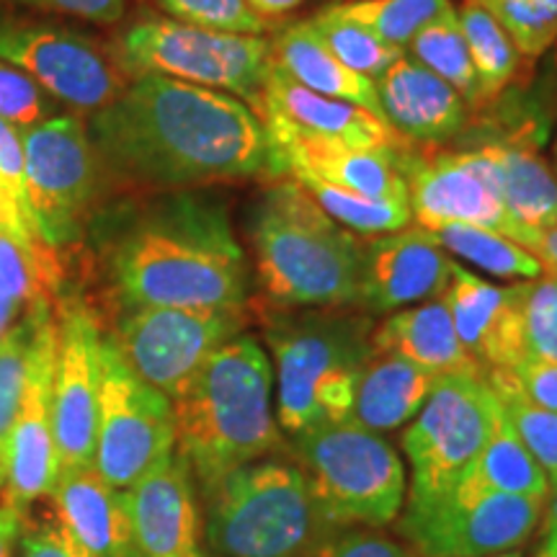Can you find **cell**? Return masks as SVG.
<instances>
[{"label": "cell", "instance_id": "34", "mask_svg": "<svg viewBox=\"0 0 557 557\" xmlns=\"http://www.w3.org/2000/svg\"><path fill=\"white\" fill-rule=\"evenodd\" d=\"M305 191L310 194L312 201L329 214L331 220H336L341 227H346L348 233L367 235H387L406 230L413 222L408 201H395V199H372L361 197L341 186L325 184L318 178H295Z\"/></svg>", "mask_w": 557, "mask_h": 557}, {"label": "cell", "instance_id": "15", "mask_svg": "<svg viewBox=\"0 0 557 557\" xmlns=\"http://www.w3.org/2000/svg\"><path fill=\"white\" fill-rule=\"evenodd\" d=\"M398 169L408 186V207L418 227L475 225L517 240L498 189V173L487 148L438 152L431 158L400 156Z\"/></svg>", "mask_w": 557, "mask_h": 557}, {"label": "cell", "instance_id": "27", "mask_svg": "<svg viewBox=\"0 0 557 557\" xmlns=\"http://www.w3.org/2000/svg\"><path fill=\"white\" fill-rule=\"evenodd\" d=\"M271 58H274V65L282 70L284 75H289L292 81H297L299 86L315 90V94L331 96V99L354 103V107L367 109L369 114L382 120L374 81H369L364 75L354 73L351 67H346L344 62L323 45V39H320L315 29H312L310 21L292 24L278 34V37L271 41Z\"/></svg>", "mask_w": 557, "mask_h": 557}, {"label": "cell", "instance_id": "49", "mask_svg": "<svg viewBox=\"0 0 557 557\" xmlns=\"http://www.w3.org/2000/svg\"><path fill=\"white\" fill-rule=\"evenodd\" d=\"M0 227H5V230H9V233L16 235V238H18L21 243H26V246H29V248L34 250V253L45 256V259H50V256H52L50 248L39 246V243L34 240L29 233H26L24 225H21V222H18L16 218H13V212H11L9 201H5V197H3V191H0Z\"/></svg>", "mask_w": 557, "mask_h": 557}, {"label": "cell", "instance_id": "43", "mask_svg": "<svg viewBox=\"0 0 557 557\" xmlns=\"http://www.w3.org/2000/svg\"><path fill=\"white\" fill-rule=\"evenodd\" d=\"M312 557H410L408 549L389 534L369 527L338 529Z\"/></svg>", "mask_w": 557, "mask_h": 557}, {"label": "cell", "instance_id": "38", "mask_svg": "<svg viewBox=\"0 0 557 557\" xmlns=\"http://www.w3.org/2000/svg\"><path fill=\"white\" fill-rule=\"evenodd\" d=\"M504 26L519 54L540 58L557 39V0H478Z\"/></svg>", "mask_w": 557, "mask_h": 557}, {"label": "cell", "instance_id": "25", "mask_svg": "<svg viewBox=\"0 0 557 557\" xmlns=\"http://www.w3.org/2000/svg\"><path fill=\"white\" fill-rule=\"evenodd\" d=\"M372 348L410 361L431 374H483L465 351L442 297L389 312L380 329H372Z\"/></svg>", "mask_w": 557, "mask_h": 557}, {"label": "cell", "instance_id": "48", "mask_svg": "<svg viewBox=\"0 0 557 557\" xmlns=\"http://www.w3.org/2000/svg\"><path fill=\"white\" fill-rule=\"evenodd\" d=\"M26 517L9 504H0V557H11Z\"/></svg>", "mask_w": 557, "mask_h": 557}, {"label": "cell", "instance_id": "31", "mask_svg": "<svg viewBox=\"0 0 557 557\" xmlns=\"http://www.w3.org/2000/svg\"><path fill=\"white\" fill-rule=\"evenodd\" d=\"M52 310L50 295H41L0 336V462L5 457L11 426L16 421L21 400H24L26 382H29L34 341H37L41 323Z\"/></svg>", "mask_w": 557, "mask_h": 557}, {"label": "cell", "instance_id": "39", "mask_svg": "<svg viewBox=\"0 0 557 557\" xmlns=\"http://www.w3.org/2000/svg\"><path fill=\"white\" fill-rule=\"evenodd\" d=\"M527 357L557 359V274L519 282Z\"/></svg>", "mask_w": 557, "mask_h": 557}, {"label": "cell", "instance_id": "20", "mask_svg": "<svg viewBox=\"0 0 557 557\" xmlns=\"http://www.w3.org/2000/svg\"><path fill=\"white\" fill-rule=\"evenodd\" d=\"M253 111L269 137L329 139V143L372 150H395V145L400 143L398 132L380 116L299 86L276 65H271L267 86Z\"/></svg>", "mask_w": 557, "mask_h": 557}, {"label": "cell", "instance_id": "22", "mask_svg": "<svg viewBox=\"0 0 557 557\" xmlns=\"http://www.w3.org/2000/svg\"><path fill=\"white\" fill-rule=\"evenodd\" d=\"M278 169L289 178H318L361 197L408 201L398 150L354 148L308 137H271Z\"/></svg>", "mask_w": 557, "mask_h": 557}, {"label": "cell", "instance_id": "53", "mask_svg": "<svg viewBox=\"0 0 557 557\" xmlns=\"http://www.w3.org/2000/svg\"><path fill=\"white\" fill-rule=\"evenodd\" d=\"M537 557H557V529H545V540Z\"/></svg>", "mask_w": 557, "mask_h": 557}, {"label": "cell", "instance_id": "10", "mask_svg": "<svg viewBox=\"0 0 557 557\" xmlns=\"http://www.w3.org/2000/svg\"><path fill=\"white\" fill-rule=\"evenodd\" d=\"M32 214L47 248H62L83 235L101 189V158L75 111L60 109L21 132Z\"/></svg>", "mask_w": 557, "mask_h": 557}, {"label": "cell", "instance_id": "30", "mask_svg": "<svg viewBox=\"0 0 557 557\" xmlns=\"http://www.w3.org/2000/svg\"><path fill=\"white\" fill-rule=\"evenodd\" d=\"M426 235L438 248L459 256L462 261L472 263V267H478L491 276L537 278L545 274L542 263L527 248H521L517 240L506 238L496 230L475 225H447L426 230Z\"/></svg>", "mask_w": 557, "mask_h": 557}, {"label": "cell", "instance_id": "3", "mask_svg": "<svg viewBox=\"0 0 557 557\" xmlns=\"http://www.w3.org/2000/svg\"><path fill=\"white\" fill-rule=\"evenodd\" d=\"M176 451L199 498L256 459L289 451L274 406V367L259 341L238 333L205 361L173 400Z\"/></svg>", "mask_w": 557, "mask_h": 557}, {"label": "cell", "instance_id": "32", "mask_svg": "<svg viewBox=\"0 0 557 557\" xmlns=\"http://www.w3.org/2000/svg\"><path fill=\"white\" fill-rule=\"evenodd\" d=\"M459 26H462L468 52L475 70L480 101H491L500 96L508 83L517 75L521 54L508 37L504 26L487 13L478 0H468L462 11H457Z\"/></svg>", "mask_w": 557, "mask_h": 557}, {"label": "cell", "instance_id": "28", "mask_svg": "<svg viewBox=\"0 0 557 557\" xmlns=\"http://www.w3.org/2000/svg\"><path fill=\"white\" fill-rule=\"evenodd\" d=\"M485 148L496 163L500 199L519 233L517 243L527 248L537 230L557 222L555 171L527 145L496 143Z\"/></svg>", "mask_w": 557, "mask_h": 557}, {"label": "cell", "instance_id": "46", "mask_svg": "<svg viewBox=\"0 0 557 557\" xmlns=\"http://www.w3.org/2000/svg\"><path fill=\"white\" fill-rule=\"evenodd\" d=\"M21 557H90L62 532L54 519L21 529Z\"/></svg>", "mask_w": 557, "mask_h": 557}, {"label": "cell", "instance_id": "1", "mask_svg": "<svg viewBox=\"0 0 557 557\" xmlns=\"http://www.w3.org/2000/svg\"><path fill=\"white\" fill-rule=\"evenodd\" d=\"M86 127L101 163L137 184L282 176L274 143L246 101L165 75H132Z\"/></svg>", "mask_w": 557, "mask_h": 557}, {"label": "cell", "instance_id": "41", "mask_svg": "<svg viewBox=\"0 0 557 557\" xmlns=\"http://www.w3.org/2000/svg\"><path fill=\"white\" fill-rule=\"evenodd\" d=\"M60 103L39 88L29 75L0 60V120H5L18 132L45 122L58 114Z\"/></svg>", "mask_w": 557, "mask_h": 557}, {"label": "cell", "instance_id": "35", "mask_svg": "<svg viewBox=\"0 0 557 557\" xmlns=\"http://www.w3.org/2000/svg\"><path fill=\"white\" fill-rule=\"evenodd\" d=\"M485 380L504 406L508 421L524 442L529 455L537 459L542 472L547 475L549 487L557 485V413L534 406L521 393L511 369H491L485 372Z\"/></svg>", "mask_w": 557, "mask_h": 557}, {"label": "cell", "instance_id": "45", "mask_svg": "<svg viewBox=\"0 0 557 557\" xmlns=\"http://www.w3.org/2000/svg\"><path fill=\"white\" fill-rule=\"evenodd\" d=\"M16 3L34 11L83 18L101 26L116 24L124 16V0H16Z\"/></svg>", "mask_w": 557, "mask_h": 557}, {"label": "cell", "instance_id": "19", "mask_svg": "<svg viewBox=\"0 0 557 557\" xmlns=\"http://www.w3.org/2000/svg\"><path fill=\"white\" fill-rule=\"evenodd\" d=\"M451 259L426 230L406 227L361 243L357 305L367 312H395L444 295Z\"/></svg>", "mask_w": 557, "mask_h": 557}, {"label": "cell", "instance_id": "21", "mask_svg": "<svg viewBox=\"0 0 557 557\" xmlns=\"http://www.w3.org/2000/svg\"><path fill=\"white\" fill-rule=\"evenodd\" d=\"M442 299L465 351L483 372L513 369L527 359L519 284L498 287L451 261Z\"/></svg>", "mask_w": 557, "mask_h": 557}, {"label": "cell", "instance_id": "56", "mask_svg": "<svg viewBox=\"0 0 557 557\" xmlns=\"http://www.w3.org/2000/svg\"><path fill=\"white\" fill-rule=\"evenodd\" d=\"M205 557H218V555H212V553H209V549H207V553H205Z\"/></svg>", "mask_w": 557, "mask_h": 557}, {"label": "cell", "instance_id": "14", "mask_svg": "<svg viewBox=\"0 0 557 557\" xmlns=\"http://www.w3.org/2000/svg\"><path fill=\"white\" fill-rule=\"evenodd\" d=\"M0 60L18 67L70 111H99L124 88L94 41L47 21L0 16Z\"/></svg>", "mask_w": 557, "mask_h": 557}, {"label": "cell", "instance_id": "9", "mask_svg": "<svg viewBox=\"0 0 557 557\" xmlns=\"http://www.w3.org/2000/svg\"><path fill=\"white\" fill-rule=\"evenodd\" d=\"M498 406L483 374H438L400 438L410 465L406 513L426 511L455 491L485 447Z\"/></svg>", "mask_w": 557, "mask_h": 557}, {"label": "cell", "instance_id": "18", "mask_svg": "<svg viewBox=\"0 0 557 557\" xmlns=\"http://www.w3.org/2000/svg\"><path fill=\"white\" fill-rule=\"evenodd\" d=\"M58 318L54 310L45 318L34 341L29 382L5 444L3 504L29 517L32 506L47 498L58 478V447L52 431V364Z\"/></svg>", "mask_w": 557, "mask_h": 557}, {"label": "cell", "instance_id": "51", "mask_svg": "<svg viewBox=\"0 0 557 557\" xmlns=\"http://www.w3.org/2000/svg\"><path fill=\"white\" fill-rule=\"evenodd\" d=\"M24 310L26 308H21L16 299H11L3 289H0V336H3V333L9 331L21 315H24Z\"/></svg>", "mask_w": 557, "mask_h": 557}, {"label": "cell", "instance_id": "55", "mask_svg": "<svg viewBox=\"0 0 557 557\" xmlns=\"http://www.w3.org/2000/svg\"><path fill=\"white\" fill-rule=\"evenodd\" d=\"M3 483H5V470H3V462H0V493H3Z\"/></svg>", "mask_w": 557, "mask_h": 557}, {"label": "cell", "instance_id": "42", "mask_svg": "<svg viewBox=\"0 0 557 557\" xmlns=\"http://www.w3.org/2000/svg\"><path fill=\"white\" fill-rule=\"evenodd\" d=\"M0 191H3L5 201H9L13 218L24 225L26 233H29L39 246H45V240H41L39 235L37 220H34L32 214L29 189H26V163L24 145H21V132L16 127H11L5 120H0Z\"/></svg>", "mask_w": 557, "mask_h": 557}, {"label": "cell", "instance_id": "36", "mask_svg": "<svg viewBox=\"0 0 557 557\" xmlns=\"http://www.w3.org/2000/svg\"><path fill=\"white\" fill-rule=\"evenodd\" d=\"M310 26L346 67H351L354 73L364 75L369 81H377L395 60L403 58L400 47L387 45L377 34L359 26L357 21L344 18L331 5L320 11L310 21Z\"/></svg>", "mask_w": 557, "mask_h": 557}, {"label": "cell", "instance_id": "29", "mask_svg": "<svg viewBox=\"0 0 557 557\" xmlns=\"http://www.w3.org/2000/svg\"><path fill=\"white\" fill-rule=\"evenodd\" d=\"M459 483L513 493V496L547 498L549 493L547 475L513 431L504 406H498L485 447L480 449L475 462L470 465Z\"/></svg>", "mask_w": 557, "mask_h": 557}, {"label": "cell", "instance_id": "54", "mask_svg": "<svg viewBox=\"0 0 557 557\" xmlns=\"http://www.w3.org/2000/svg\"><path fill=\"white\" fill-rule=\"evenodd\" d=\"M487 557H521V549H511V553H500V555H487Z\"/></svg>", "mask_w": 557, "mask_h": 557}, {"label": "cell", "instance_id": "7", "mask_svg": "<svg viewBox=\"0 0 557 557\" xmlns=\"http://www.w3.org/2000/svg\"><path fill=\"white\" fill-rule=\"evenodd\" d=\"M289 455L331 524L382 529L406 504V468L398 449L354 421L329 423L292 436Z\"/></svg>", "mask_w": 557, "mask_h": 557}, {"label": "cell", "instance_id": "37", "mask_svg": "<svg viewBox=\"0 0 557 557\" xmlns=\"http://www.w3.org/2000/svg\"><path fill=\"white\" fill-rule=\"evenodd\" d=\"M449 5V0H351V3L331 5L348 21H357L387 45L406 50L431 18Z\"/></svg>", "mask_w": 557, "mask_h": 557}, {"label": "cell", "instance_id": "47", "mask_svg": "<svg viewBox=\"0 0 557 557\" xmlns=\"http://www.w3.org/2000/svg\"><path fill=\"white\" fill-rule=\"evenodd\" d=\"M527 250L542 263L545 274H557V222L545 230H537Z\"/></svg>", "mask_w": 557, "mask_h": 557}, {"label": "cell", "instance_id": "17", "mask_svg": "<svg viewBox=\"0 0 557 557\" xmlns=\"http://www.w3.org/2000/svg\"><path fill=\"white\" fill-rule=\"evenodd\" d=\"M124 557H205L199 491L178 451L124 487Z\"/></svg>", "mask_w": 557, "mask_h": 557}, {"label": "cell", "instance_id": "40", "mask_svg": "<svg viewBox=\"0 0 557 557\" xmlns=\"http://www.w3.org/2000/svg\"><path fill=\"white\" fill-rule=\"evenodd\" d=\"M158 3L169 13V18L205 26V29L259 34V37L269 29V21L256 16L246 0H158Z\"/></svg>", "mask_w": 557, "mask_h": 557}, {"label": "cell", "instance_id": "52", "mask_svg": "<svg viewBox=\"0 0 557 557\" xmlns=\"http://www.w3.org/2000/svg\"><path fill=\"white\" fill-rule=\"evenodd\" d=\"M545 529H557V485L549 487L545 504Z\"/></svg>", "mask_w": 557, "mask_h": 557}, {"label": "cell", "instance_id": "8", "mask_svg": "<svg viewBox=\"0 0 557 557\" xmlns=\"http://www.w3.org/2000/svg\"><path fill=\"white\" fill-rule=\"evenodd\" d=\"M116 58L132 75L156 73L191 86L222 90L256 107L274 65L271 41L176 18H143L120 37Z\"/></svg>", "mask_w": 557, "mask_h": 557}, {"label": "cell", "instance_id": "44", "mask_svg": "<svg viewBox=\"0 0 557 557\" xmlns=\"http://www.w3.org/2000/svg\"><path fill=\"white\" fill-rule=\"evenodd\" d=\"M517 377L521 393L527 395L534 406L557 413V359H537L527 357L511 369Z\"/></svg>", "mask_w": 557, "mask_h": 557}, {"label": "cell", "instance_id": "13", "mask_svg": "<svg viewBox=\"0 0 557 557\" xmlns=\"http://www.w3.org/2000/svg\"><path fill=\"white\" fill-rule=\"evenodd\" d=\"M547 498L459 483L426 511L403 513L400 534L421 557H487L521 549L545 519Z\"/></svg>", "mask_w": 557, "mask_h": 557}, {"label": "cell", "instance_id": "33", "mask_svg": "<svg viewBox=\"0 0 557 557\" xmlns=\"http://www.w3.org/2000/svg\"><path fill=\"white\" fill-rule=\"evenodd\" d=\"M408 50L413 54L416 62H421L423 67L431 70L438 78L447 81L465 101H480L475 70H472L468 41H465L455 5L449 3L436 18H431L429 24L410 39Z\"/></svg>", "mask_w": 557, "mask_h": 557}, {"label": "cell", "instance_id": "6", "mask_svg": "<svg viewBox=\"0 0 557 557\" xmlns=\"http://www.w3.org/2000/svg\"><path fill=\"white\" fill-rule=\"evenodd\" d=\"M274 351L276 418L289 438L348 421L359 374L372 348L369 320L308 312L274 315L267 323Z\"/></svg>", "mask_w": 557, "mask_h": 557}, {"label": "cell", "instance_id": "26", "mask_svg": "<svg viewBox=\"0 0 557 557\" xmlns=\"http://www.w3.org/2000/svg\"><path fill=\"white\" fill-rule=\"evenodd\" d=\"M436 374L395 357L374 351L361 369L348 421L369 431H398L413 421L426 403Z\"/></svg>", "mask_w": 557, "mask_h": 557}, {"label": "cell", "instance_id": "11", "mask_svg": "<svg viewBox=\"0 0 557 557\" xmlns=\"http://www.w3.org/2000/svg\"><path fill=\"white\" fill-rule=\"evenodd\" d=\"M176 451L173 403L132 372L103 331L94 468L114 487H129Z\"/></svg>", "mask_w": 557, "mask_h": 557}, {"label": "cell", "instance_id": "16", "mask_svg": "<svg viewBox=\"0 0 557 557\" xmlns=\"http://www.w3.org/2000/svg\"><path fill=\"white\" fill-rule=\"evenodd\" d=\"M52 364V431L60 468L94 465L103 329L78 297L60 305ZM58 468V470H60Z\"/></svg>", "mask_w": 557, "mask_h": 557}, {"label": "cell", "instance_id": "57", "mask_svg": "<svg viewBox=\"0 0 557 557\" xmlns=\"http://www.w3.org/2000/svg\"><path fill=\"white\" fill-rule=\"evenodd\" d=\"M555 158H557V145H555Z\"/></svg>", "mask_w": 557, "mask_h": 557}, {"label": "cell", "instance_id": "50", "mask_svg": "<svg viewBox=\"0 0 557 557\" xmlns=\"http://www.w3.org/2000/svg\"><path fill=\"white\" fill-rule=\"evenodd\" d=\"M250 5V11L256 13V16L269 21V18H278L284 16V13L295 11L302 0H246Z\"/></svg>", "mask_w": 557, "mask_h": 557}, {"label": "cell", "instance_id": "23", "mask_svg": "<svg viewBox=\"0 0 557 557\" xmlns=\"http://www.w3.org/2000/svg\"><path fill=\"white\" fill-rule=\"evenodd\" d=\"M47 500L52 504V519L83 553L90 557H124V491L111 485L94 465L60 468Z\"/></svg>", "mask_w": 557, "mask_h": 557}, {"label": "cell", "instance_id": "2", "mask_svg": "<svg viewBox=\"0 0 557 557\" xmlns=\"http://www.w3.org/2000/svg\"><path fill=\"white\" fill-rule=\"evenodd\" d=\"M116 310H240L248 259L225 207L197 194H171L139 209L103 253Z\"/></svg>", "mask_w": 557, "mask_h": 557}, {"label": "cell", "instance_id": "4", "mask_svg": "<svg viewBox=\"0 0 557 557\" xmlns=\"http://www.w3.org/2000/svg\"><path fill=\"white\" fill-rule=\"evenodd\" d=\"M256 274L282 308L357 305L361 243L295 178L274 181L250 222Z\"/></svg>", "mask_w": 557, "mask_h": 557}, {"label": "cell", "instance_id": "5", "mask_svg": "<svg viewBox=\"0 0 557 557\" xmlns=\"http://www.w3.org/2000/svg\"><path fill=\"white\" fill-rule=\"evenodd\" d=\"M199 500L207 549L218 557H312L341 529L287 451L243 465Z\"/></svg>", "mask_w": 557, "mask_h": 557}, {"label": "cell", "instance_id": "24", "mask_svg": "<svg viewBox=\"0 0 557 557\" xmlns=\"http://www.w3.org/2000/svg\"><path fill=\"white\" fill-rule=\"evenodd\" d=\"M374 88L382 120L408 139L438 143L457 135L468 120L462 96L406 54L374 81Z\"/></svg>", "mask_w": 557, "mask_h": 557}, {"label": "cell", "instance_id": "12", "mask_svg": "<svg viewBox=\"0 0 557 557\" xmlns=\"http://www.w3.org/2000/svg\"><path fill=\"white\" fill-rule=\"evenodd\" d=\"M240 310L197 308H132L116 312L107 331L137 377L171 403L181 398L205 361L233 336L243 333Z\"/></svg>", "mask_w": 557, "mask_h": 557}]
</instances>
